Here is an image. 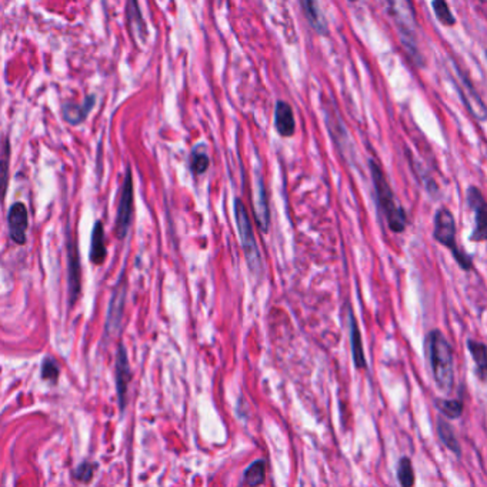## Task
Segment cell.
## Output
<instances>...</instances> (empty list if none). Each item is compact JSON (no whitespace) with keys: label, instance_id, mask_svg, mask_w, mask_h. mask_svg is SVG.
<instances>
[{"label":"cell","instance_id":"5bb4252c","mask_svg":"<svg viewBox=\"0 0 487 487\" xmlns=\"http://www.w3.org/2000/svg\"><path fill=\"white\" fill-rule=\"evenodd\" d=\"M126 20L132 34H136L141 42L148 37V27L141 16L139 0H126Z\"/></svg>","mask_w":487,"mask_h":487},{"label":"cell","instance_id":"e0dca14e","mask_svg":"<svg viewBox=\"0 0 487 487\" xmlns=\"http://www.w3.org/2000/svg\"><path fill=\"white\" fill-rule=\"evenodd\" d=\"M106 258V248H105V232L103 224L101 222H96L93 232H91V243H90V260L94 265H102Z\"/></svg>","mask_w":487,"mask_h":487},{"label":"cell","instance_id":"7c38bea8","mask_svg":"<svg viewBox=\"0 0 487 487\" xmlns=\"http://www.w3.org/2000/svg\"><path fill=\"white\" fill-rule=\"evenodd\" d=\"M96 103V96L94 94H89L84 97L83 103H65L62 106V116L65 119V122H68L72 126H79L82 122L86 120V118L89 116L90 110L93 109Z\"/></svg>","mask_w":487,"mask_h":487},{"label":"cell","instance_id":"7402d4cb","mask_svg":"<svg viewBox=\"0 0 487 487\" xmlns=\"http://www.w3.org/2000/svg\"><path fill=\"white\" fill-rule=\"evenodd\" d=\"M436 406L439 412L449 419H459L463 415V403L462 400L455 399H437Z\"/></svg>","mask_w":487,"mask_h":487},{"label":"cell","instance_id":"4316f807","mask_svg":"<svg viewBox=\"0 0 487 487\" xmlns=\"http://www.w3.org/2000/svg\"><path fill=\"white\" fill-rule=\"evenodd\" d=\"M9 183V159L0 158V202H4Z\"/></svg>","mask_w":487,"mask_h":487},{"label":"cell","instance_id":"83f0119b","mask_svg":"<svg viewBox=\"0 0 487 487\" xmlns=\"http://www.w3.org/2000/svg\"><path fill=\"white\" fill-rule=\"evenodd\" d=\"M93 472H94V467L90 464V463H82L79 467H77V470L75 472V477L77 479V480H80V481H84V483H87L91 477H93Z\"/></svg>","mask_w":487,"mask_h":487},{"label":"cell","instance_id":"8fae6325","mask_svg":"<svg viewBox=\"0 0 487 487\" xmlns=\"http://www.w3.org/2000/svg\"><path fill=\"white\" fill-rule=\"evenodd\" d=\"M9 234L16 245H25L26 243V230H27V209L23 203H15L8 216Z\"/></svg>","mask_w":487,"mask_h":487},{"label":"cell","instance_id":"d4e9b609","mask_svg":"<svg viewBox=\"0 0 487 487\" xmlns=\"http://www.w3.org/2000/svg\"><path fill=\"white\" fill-rule=\"evenodd\" d=\"M431 6H433V11L436 13L437 20L442 22L445 26H453L456 23V19L450 13V9L446 4V0H433Z\"/></svg>","mask_w":487,"mask_h":487},{"label":"cell","instance_id":"6da1fadb","mask_svg":"<svg viewBox=\"0 0 487 487\" xmlns=\"http://www.w3.org/2000/svg\"><path fill=\"white\" fill-rule=\"evenodd\" d=\"M426 353L433 379L442 392L449 393L455 383L453 348L441 330H431L426 336Z\"/></svg>","mask_w":487,"mask_h":487},{"label":"cell","instance_id":"ac0fdd59","mask_svg":"<svg viewBox=\"0 0 487 487\" xmlns=\"http://www.w3.org/2000/svg\"><path fill=\"white\" fill-rule=\"evenodd\" d=\"M255 217L256 222L263 233H267L269 224H270V213H269V205H267V198L266 191L263 187V183L260 180L259 189H258V198L255 201Z\"/></svg>","mask_w":487,"mask_h":487},{"label":"cell","instance_id":"52a82bcc","mask_svg":"<svg viewBox=\"0 0 487 487\" xmlns=\"http://www.w3.org/2000/svg\"><path fill=\"white\" fill-rule=\"evenodd\" d=\"M467 203L474 212L476 219V229L472 233L473 241H483L487 234V210H486V202L481 191L477 187H469L467 190Z\"/></svg>","mask_w":487,"mask_h":487},{"label":"cell","instance_id":"d6986e66","mask_svg":"<svg viewBox=\"0 0 487 487\" xmlns=\"http://www.w3.org/2000/svg\"><path fill=\"white\" fill-rule=\"evenodd\" d=\"M437 434H439L441 437V441L442 443L450 450L453 452L456 456H460L462 453V449H460V445L456 439V436H455V431L452 429V426L445 420V419H439L437 420Z\"/></svg>","mask_w":487,"mask_h":487},{"label":"cell","instance_id":"3957f363","mask_svg":"<svg viewBox=\"0 0 487 487\" xmlns=\"http://www.w3.org/2000/svg\"><path fill=\"white\" fill-rule=\"evenodd\" d=\"M381 4L386 13L393 20L405 47L417 58V19L412 0H381Z\"/></svg>","mask_w":487,"mask_h":487},{"label":"cell","instance_id":"9c48e42d","mask_svg":"<svg viewBox=\"0 0 487 487\" xmlns=\"http://www.w3.org/2000/svg\"><path fill=\"white\" fill-rule=\"evenodd\" d=\"M127 280L125 279V272L120 274L119 283L115 289V293L110 301L109 306V313H108V320H106V331L112 333L116 329H119L123 312H125V302H126V283Z\"/></svg>","mask_w":487,"mask_h":487},{"label":"cell","instance_id":"cb8c5ba5","mask_svg":"<svg viewBox=\"0 0 487 487\" xmlns=\"http://www.w3.org/2000/svg\"><path fill=\"white\" fill-rule=\"evenodd\" d=\"M398 479L402 486L410 487L415 484V472L409 457H402L398 464Z\"/></svg>","mask_w":487,"mask_h":487},{"label":"cell","instance_id":"5b68a950","mask_svg":"<svg viewBox=\"0 0 487 487\" xmlns=\"http://www.w3.org/2000/svg\"><path fill=\"white\" fill-rule=\"evenodd\" d=\"M234 219H236L237 232L240 236L243 252H245V256H246L248 266L252 273L259 274L262 272L260 252L258 249V243L255 239L253 227H252L246 206L240 199L234 201Z\"/></svg>","mask_w":487,"mask_h":487},{"label":"cell","instance_id":"8992f818","mask_svg":"<svg viewBox=\"0 0 487 487\" xmlns=\"http://www.w3.org/2000/svg\"><path fill=\"white\" fill-rule=\"evenodd\" d=\"M132 216H133V177H132L130 167H127L123 186H122L118 216H116V234L119 239L126 237L130 227Z\"/></svg>","mask_w":487,"mask_h":487},{"label":"cell","instance_id":"603a6c76","mask_svg":"<svg viewBox=\"0 0 487 487\" xmlns=\"http://www.w3.org/2000/svg\"><path fill=\"white\" fill-rule=\"evenodd\" d=\"M210 165V159L205 151L194 149L190 156V169L194 175H203Z\"/></svg>","mask_w":487,"mask_h":487},{"label":"cell","instance_id":"484cf974","mask_svg":"<svg viewBox=\"0 0 487 487\" xmlns=\"http://www.w3.org/2000/svg\"><path fill=\"white\" fill-rule=\"evenodd\" d=\"M42 377L44 380H49L52 383L58 381L59 377V366L56 365V362L51 358H46L42 363Z\"/></svg>","mask_w":487,"mask_h":487},{"label":"cell","instance_id":"4fadbf2b","mask_svg":"<svg viewBox=\"0 0 487 487\" xmlns=\"http://www.w3.org/2000/svg\"><path fill=\"white\" fill-rule=\"evenodd\" d=\"M274 126L280 136L283 137H291L296 132V122L293 116V110H291L290 105L279 101L276 105L274 112Z\"/></svg>","mask_w":487,"mask_h":487},{"label":"cell","instance_id":"f1b7e54d","mask_svg":"<svg viewBox=\"0 0 487 487\" xmlns=\"http://www.w3.org/2000/svg\"><path fill=\"white\" fill-rule=\"evenodd\" d=\"M349 2H358V0H349Z\"/></svg>","mask_w":487,"mask_h":487},{"label":"cell","instance_id":"2e32d148","mask_svg":"<svg viewBox=\"0 0 487 487\" xmlns=\"http://www.w3.org/2000/svg\"><path fill=\"white\" fill-rule=\"evenodd\" d=\"M301 6L305 12L306 19L309 20L310 26L322 36H326L329 33L327 22L317 5L316 0H301Z\"/></svg>","mask_w":487,"mask_h":487},{"label":"cell","instance_id":"7a4b0ae2","mask_svg":"<svg viewBox=\"0 0 487 487\" xmlns=\"http://www.w3.org/2000/svg\"><path fill=\"white\" fill-rule=\"evenodd\" d=\"M369 166H370V172H372V180H373V186H374V191H376L377 205L386 217L388 229L395 233L405 232V229L407 226L406 212L398 203L395 194H393V190H392L391 184H388V182L386 180V176H384L383 170L380 169V166L374 160H370Z\"/></svg>","mask_w":487,"mask_h":487},{"label":"cell","instance_id":"44dd1931","mask_svg":"<svg viewBox=\"0 0 487 487\" xmlns=\"http://www.w3.org/2000/svg\"><path fill=\"white\" fill-rule=\"evenodd\" d=\"M266 476V464L265 460H256L253 462L243 474V484L248 486H259L265 481Z\"/></svg>","mask_w":487,"mask_h":487},{"label":"cell","instance_id":"277c9868","mask_svg":"<svg viewBox=\"0 0 487 487\" xmlns=\"http://www.w3.org/2000/svg\"><path fill=\"white\" fill-rule=\"evenodd\" d=\"M434 239L441 243V245L446 246L452 255L455 256L457 265L463 269V270H470L473 267V262L472 258L459 249L457 241H456V222L453 217V213L446 209V208H441L437 210L436 216H434Z\"/></svg>","mask_w":487,"mask_h":487},{"label":"cell","instance_id":"9a60e30c","mask_svg":"<svg viewBox=\"0 0 487 487\" xmlns=\"http://www.w3.org/2000/svg\"><path fill=\"white\" fill-rule=\"evenodd\" d=\"M349 322H350V343H352V356L355 366L358 369H366V358L363 352V343H362V334L358 326V322L355 319V315L352 309H349Z\"/></svg>","mask_w":487,"mask_h":487},{"label":"cell","instance_id":"30bf717a","mask_svg":"<svg viewBox=\"0 0 487 487\" xmlns=\"http://www.w3.org/2000/svg\"><path fill=\"white\" fill-rule=\"evenodd\" d=\"M130 379H132V372H130L127 352L120 345L116 355V391L119 398V407L122 412L125 410V406H126V398H127L126 395H127Z\"/></svg>","mask_w":487,"mask_h":487},{"label":"cell","instance_id":"ffe728a7","mask_svg":"<svg viewBox=\"0 0 487 487\" xmlns=\"http://www.w3.org/2000/svg\"><path fill=\"white\" fill-rule=\"evenodd\" d=\"M469 352L476 363L479 376L481 380L486 379V366H487V356H486V345L481 342H476V340H467Z\"/></svg>","mask_w":487,"mask_h":487},{"label":"cell","instance_id":"ba28073f","mask_svg":"<svg viewBox=\"0 0 487 487\" xmlns=\"http://www.w3.org/2000/svg\"><path fill=\"white\" fill-rule=\"evenodd\" d=\"M68 273H69V303L73 306L80 295V260L73 236H68Z\"/></svg>","mask_w":487,"mask_h":487}]
</instances>
